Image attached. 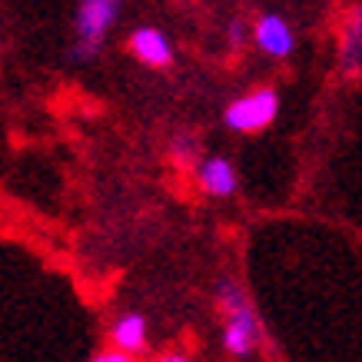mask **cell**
Masks as SVG:
<instances>
[{
  "label": "cell",
  "mask_w": 362,
  "mask_h": 362,
  "mask_svg": "<svg viewBox=\"0 0 362 362\" xmlns=\"http://www.w3.org/2000/svg\"><path fill=\"white\" fill-rule=\"evenodd\" d=\"M216 303H220L223 313V349L230 352L233 359H250L259 339H263V326H259L252 303L233 279H220Z\"/></svg>",
  "instance_id": "1"
},
{
  "label": "cell",
  "mask_w": 362,
  "mask_h": 362,
  "mask_svg": "<svg viewBox=\"0 0 362 362\" xmlns=\"http://www.w3.org/2000/svg\"><path fill=\"white\" fill-rule=\"evenodd\" d=\"M123 4L127 0H77V11H74V44H70V60L74 64H90L103 50L110 30L120 23Z\"/></svg>",
  "instance_id": "2"
},
{
  "label": "cell",
  "mask_w": 362,
  "mask_h": 362,
  "mask_svg": "<svg viewBox=\"0 0 362 362\" xmlns=\"http://www.w3.org/2000/svg\"><path fill=\"white\" fill-rule=\"evenodd\" d=\"M279 117V93L273 87H256L236 97L223 110V123L233 133H263Z\"/></svg>",
  "instance_id": "3"
},
{
  "label": "cell",
  "mask_w": 362,
  "mask_h": 362,
  "mask_svg": "<svg viewBox=\"0 0 362 362\" xmlns=\"http://www.w3.org/2000/svg\"><path fill=\"white\" fill-rule=\"evenodd\" d=\"M252 47L259 50L269 60H286L296 50V33H293V23L286 21L283 13L266 11L252 21Z\"/></svg>",
  "instance_id": "4"
},
{
  "label": "cell",
  "mask_w": 362,
  "mask_h": 362,
  "mask_svg": "<svg viewBox=\"0 0 362 362\" xmlns=\"http://www.w3.org/2000/svg\"><path fill=\"white\" fill-rule=\"evenodd\" d=\"M197 176V187L213 199H230L236 189H240V173H236V166L226 160V156L213 153V156H203L193 170Z\"/></svg>",
  "instance_id": "5"
},
{
  "label": "cell",
  "mask_w": 362,
  "mask_h": 362,
  "mask_svg": "<svg viewBox=\"0 0 362 362\" xmlns=\"http://www.w3.org/2000/svg\"><path fill=\"white\" fill-rule=\"evenodd\" d=\"M336 60L346 77H362V0H356L339 23Z\"/></svg>",
  "instance_id": "6"
},
{
  "label": "cell",
  "mask_w": 362,
  "mask_h": 362,
  "mask_svg": "<svg viewBox=\"0 0 362 362\" xmlns=\"http://www.w3.org/2000/svg\"><path fill=\"white\" fill-rule=\"evenodd\" d=\"M130 54L140 60L143 66H150V70H166V66L173 64V44H170V37H166L160 27H136L130 33Z\"/></svg>",
  "instance_id": "7"
},
{
  "label": "cell",
  "mask_w": 362,
  "mask_h": 362,
  "mask_svg": "<svg viewBox=\"0 0 362 362\" xmlns=\"http://www.w3.org/2000/svg\"><path fill=\"white\" fill-rule=\"evenodd\" d=\"M110 342H113V349L127 352V356L146 352V342H150L146 316H143V313H123V316H117L110 326Z\"/></svg>",
  "instance_id": "8"
},
{
  "label": "cell",
  "mask_w": 362,
  "mask_h": 362,
  "mask_svg": "<svg viewBox=\"0 0 362 362\" xmlns=\"http://www.w3.org/2000/svg\"><path fill=\"white\" fill-rule=\"evenodd\" d=\"M170 153H173L176 163L183 166H193L197 170V163L203 160V153H199V143L197 136H189V133H183V136H176L173 143H170Z\"/></svg>",
  "instance_id": "9"
},
{
  "label": "cell",
  "mask_w": 362,
  "mask_h": 362,
  "mask_svg": "<svg viewBox=\"0 0 362 362\" xmlns=\"http://www.w3.org/2000/svg\"><path fill=\"white\" fill-rule=\"evenodd\" d=\"M226 40H230L233 50H240L246 40H252V27H246V21H240V17H233L230 27H226Z\"/></svg>",
  "instance_id": "10"
},
{
  "label": "cell",
  "mask_w": 362,
  "mask_h": 362,
  "mask_svg": "<svg viewBox=\"0 0 362 362\" xmlns=\"http://www.w3.org/2000/svg\"><path fill=\"white\" fill-rule=\"evenodd\" d=\"M90 362H133V356L127 352H117V349H107V352H97Z\"/></svg>",
  "instance_id": "11"
},
{
  "label": "cell",
  "mask_w": 362,
  "mask_h": 362,
  "mask_svg": "<svg viewBox=\"0 0 362 362\" xmlns=\"http://www.w3.org/2000/svg\"><path fill=\"white\" fill-rule=\"evenodd\" d=\"M156 362H193L189 356H183V352H166V356H160Z\"/></svg>",
  "instance_id": "12"
}]
</instances>
